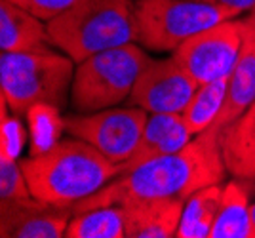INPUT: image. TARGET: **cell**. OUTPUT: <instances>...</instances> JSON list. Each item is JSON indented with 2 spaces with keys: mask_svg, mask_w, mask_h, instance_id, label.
<instances>
[{
  "mask_svg": "<svg viewBox=\"0 0 255 238\" xmlns=\"http://www.w3.org/2000/svg\"><path fill=\"white\" fill-rule=\"evenodd\" d=\"M221 130L212 126L173 154H166L120 173L96 195L73 208L84 212L92 208L124 206L139 198H183L187 200L204 187L221 183L227 166L221 152Z\"/></svg>",
  "mask_w": 255,
  "mask_h": 238,
  "instance_id": "cell-1",
  "label": "cell"
},
{
  "mask_svg": "<svg viewBox=\"0 0 255 238\" xmlns=\"http://www.w3.org/2000/svg\"><path fill=\"white\" fill-rule=\"evenodd\" d=\"M21 168L34 198L69 208L96 195L122 173L120 164L75 135L25 158Z\"/></svg>",
  "mask_w": 255,
  "mask_h": 238,
  "instance_id": "cell-2",
  "label": "cell"
},
{
  "mask_svg": "<svg viewBox=\"0 0 255 238\" xmlns=\"http://www.w3.org/2000/svg\"><path fill=\"white\" fill-rule=\"evenodd\" d=\"M46 25L53 48L75 63L135 42L133 0H78Z\"/></svg>",
  "mask_w": 255,
  "mask_h": 238,
  "instance_id": "cell-3",
  "label": "cell"
},
{
  "mask_svg": "<svg viewBox=\"0 0 255 238\" xmlns=\"http://www.w3.org/2000/svg\"><path fill=\"white\" fill-rule=\"evenodd\" d=\"M76 63L63 52H2V101L13 113H27L36 105L63 109L71 98Z\"/></svg>",
  "mask_w": 255,
  "mask_h": 238,
  "instance_id": "cell-4",
  "label": "cell"
},
{
  "mask_svg": "<svg viewBox=\"0 0 255 238\" xmlns=\"http://www.w3.org/2000/svg\"><path fill=\"white\" fill-rule=\"evenodd\" d=\"M149 59L143 46L129 42L76 63L69 98L71 107L76 113H97L128 101Z\"/></svg>",
  "mask_w": 255,
  "mask_h": 238,
  "instance_id": "cell-5",
  "label": "cell"
},
{
  "mask_svg": "<svg viewBox=\"0 0 255 238\" xmlns=\"http://www.w3.org/2000/svg\"><path fill=\"white\" fill-rule=\"evenodd\" d=\"M135 42L149 52H175L185 40L227 19L242 17L233 8L196 0H133Z\"/></svg>",
  "mask_w": 255,
  "mask_h": 238,
  "instance_id": "cell-6",
  "label": "cell"
},
{
  "mask_svg": "<svg viewBox=\"0 0 255 238\" xmlns=\"http://www.w3.org/2000/svg\"><path fill=\"white\" fill-rule=\"evenodd\" d=\"M149 113L135 105L109 107L97 113H78L65 119L69 135L90 143L115 164H124L137 149Z\"/></svg>",
  "mask_w": 255,
  "mask_h": 238,
  "instance_id": "cell-7",
  "label": "cell"
},
{
  "mask_svg": "<svg viewBox=\"0 0 255 238\" xmlns=\"http://www.w3.org/2000/svg\"><path fill=\"white\" fill-rule=\"evenodd\" d=\"M244 44V19H227L191 36L173 52L198 84L231 75Z\"/></svg>",
  "mask_w": 255,
  "mask_h": 238,
  "instance_id": "cell-8",
  "label": "cell"
},
{
  "mask_svg": "<svg viewBox=\"0 0 255 238\" xmlns=\"http://www.w3.org/2000/svg\"><path fill=\"white\" fill-rule=\"evenodd\" d=\"M200 86L192 75L171 54L170 57L152 59L139 73L137 82L128 98V105L152 113H183Z\"/></svg>",
  "mask_w": 255,
  "mask_h": 238,
  "instance_id": "cell-9",
  "label": "cell"
},
{
  "mask_svg": "<svg viewBox=\"0 0 255 238\" xmlns=\"http://www.w3.org/2000/svg\"><path fill=\"white\" fill-rule=\"evenodd\" d=\"M73 216V208L42 202L34 196L0 200V237L61 238Z\"/></svg>",
  "mask_w": 255,
  "mask_h": 238,
  "instance_id": "cell-10",
  "label": "cell"
},
{
  "mask_svg": "<svg viewBox=\"0 0 255 238\" xmlns=\"http://www.w3.org/2000/svg\"><path fill=\"white\" fill-rule=\"evenodd\" d=\"M255 101V15L244 17V44L240 55L229 75V86L225 94L221 113L213 126L217 130L227 128L231 122L244 115L246 109Z\"/></svg>",
  "mask_w": 255,
  "mask_h": 238,
  "instance_id": "cell-11",
  "label": "cell"
},
{
  "mask_svg": "<svg viewBox=\"0 0 255 238\" xmlns=\"http://www.w3.org/2000/svg\"><path fill=\"white\" fill-rule=\"evenodd\" d=\"M185 202L183 198H139L120 206L126 238L177 237Z\"/></svg>",
  "mask_w": 255,
  "mask_h": 238,
  "instance_id": "cell-12",
  "label": "cell"
},
{
  "mask_svg": "<svg viewBox=\"0 0 255 238\" xmlns=\"http://www.w3.org/2000/svg\"><path fill=\"white\" fill-rule=\"evenodd\" d=\"M192 137L194 135L189 130L181 113H152L149 115L145 130L141 133L137 149L122 166V173L129 172L149 160L181 151L191 143Z\"/></svg>",
  "mask_w": 255,
  "mask_h": 238,
  "instance_id": "cell-13",
  "label": "cell"
},
{
  "mask_svg": "<svg viewBox=\"0 0 255 238\" xmlns=\"http://www.w3.org/2000/svg\"><path fill=\"white\" fill-rule=\"evenodd\" d=\"M52 48L46 21L10 0H0V50L36 52Z\"/></svg>",
  "mask_w": 255,
  "mask_h": 238,
  "instance_id": "cell-14",
  "label": "cell"
},
{
  "mask_svg": "<svg viewBox=\"0 0 255 238\" xmlns=\"http://www.w3.org/2000/svg\"><path fill=\"white\" fill-rule=\"evenodd\" d=\"M219 141L227 172L255 183V101L221 130Z\"/></svg>",
  "mask_w": 255,
  "mask_h": 238,
  "instance_id": "cell-15",
  "label": "cell"
},
{
  "mask_svg": "<svg viewBox=\"0 0 255 238\" xmlns=\"http://www.w3.org/2000/svg\"><path fill=\"white\" fill-rule=\"evenodd\" d=\"M252 185L254 181L240 177L223 185L210 238H252Z\"/></svg>",
  "mask_w": 255,
  "mask_h": 238,
  "instance_id": "cell-16",
  "label": "cell"
},
{
  "mask_svg": "<svg viewBox=\"0 0 255 238\" xmlns=\"http://www.w3.org/2000/svg\"><path fill=\"white\" fill-rule=\"evenodd\" d=\"M221 195L223 187L215 183L189 196L183 208L177 238H210L221 206Z\"/></svg>",
  "mask_w": 255,
  "mask_h": 238,
  "instance_id": "cell-17",
  "label": "cell"
},
{
  "mask_svg": "<svg viewBox=\"0 0 255 238\" xmlns=\"http://www.w3.org/2000/svg\"><path fill=\"white\" fill-rule=\"evenodd\" d=\"M65 238H126L124 212L120 206L76 212L69 221Z\"/></svg>",
  "mask_w": 255,
  "mask_h": 238,
  "instance_id": "cell-18",
  "label": "cell"
},
{
  "mask_svg": "<svg viewBox=\"0 0 255 238\" xmlns=\"http://www.w3.org/2000/svg\"><path fill=\"white\" fill-rule=\"evenodd\" d=\"M227 86H229V75L196 88L189 105L181 113L192 135H200L213 126L223 107Z\"/></svg>",
  "mask_w": 255,
  "mask_h": 238,
  "instance_id": "cell-19",
  "label": "cell"
},
{
  "mask_svg": "<svg viewBox=\"0 0 255 238\" xmlns=\"http://www.w3.org/2000/svg\"><path fill=\"white\" fill-rule=\"evenodd\" d=\"M31 195L29 183L25 179L21 162L15 160V156L8 152L6 145H2L0 152V200H15L27 198Z\"/></svg>",
  "mask_w": 255,
  "mask_h": 238,
  "instance_id": "cell-20",
  "label": "cell"
},
{
  "mask_svg": "<svg viewBox=\"0 0 255 238\" xmlns=\"http://www.w3.org/2000/svg\"><path fill=\"white\" fill-rule=\"evenodd\" d=\"M10 2L17 4L19 8L31 11L32 15L48 23L65 10H69L71 6H75L78 0H10Z\"/></svg>",
  "mask_w": 255,
  "mask_h": 238,
  "instance_id": "cell-21",
  "label": "cell"
},
{
  "mask_svg": "<svg viewBox=\"0 0 255 238\" xmlns=\"http://www.w3.org/2000/svg\"><path fill=\"white\" fill-rule=\"evenodd\" d=\"M196 2H204V4H213V6H223V8H233L238 10L240 13H250L255 10V0H196Z\"/></svg>",
  "mask_w": 255,
  "mask_h": 238,
  "instance_id": "cell-22",
  "label": "cell"
},
{
  "mask_svg": "<svg viewBox=\"0 0 255 238\" xmlns=\"http://www.w3.org/2000/svg\"><path fill=\"white\" fill-rule=\"evenodd\" d=\"M252 238H255V198L252 200Z\"/></svg>",
  "mask_w": 255,
  "mask_h": 238,
  "instance_id": "cell-23",
  "label": "cell"
},
{
  "mask_svg": "<svg viewBox=\"0 0 255 238\" xmlns=\"http://www.w3.org/2000/svg\"><path fill=\"white\" fill-rule=\"evenodd\" d=\"M250 13H254V15H255V10H254V11H250Z\"/></svg>",
  "mask_w": 255,
  "mask_h": 238,
  "instance_id": "cell-24",
  "label": "cell"
}]
</instances>
